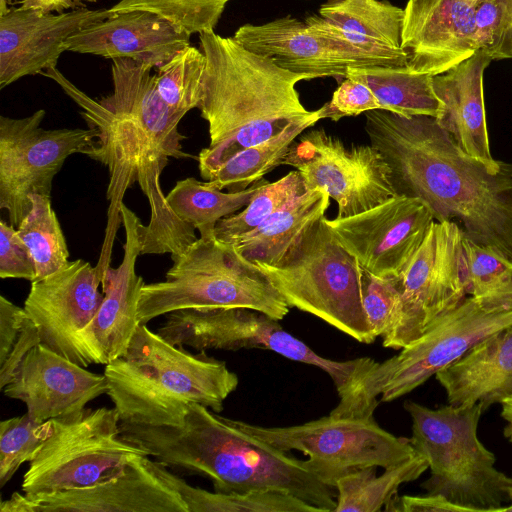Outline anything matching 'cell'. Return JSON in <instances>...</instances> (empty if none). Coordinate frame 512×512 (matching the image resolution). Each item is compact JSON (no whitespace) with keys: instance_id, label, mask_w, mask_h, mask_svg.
Returning a JSON list of instances; mask_svg holds the SVG:
<instances>
[{"instance_id":"cell-1","label":"cell","mask_w":512,"mask_h":512,"mask_svg":"<svg viewBox=\"0 0 512 512\" xmlns=\"http://www.w3.org/2000/svg\"><path fill=\"white\" fill-rule=\"evenodd\" d=\"M364 129L397 195L423 200L435 221L457 223L465 237L512 261V163L491 171L430 116L373 110Z\"/></svg>"},{"instance_id":"cell-2","label":"cell","mask_w":512,"mask_h":512,"mask_svg":"<svg viewBox=\"0 0 512 512\" xmlns=\"http://www.w3.org/2000/svg\"><path fill=\"white\" fill-rule=\"evenodd\" d=\"M124 439L148 450L168 468L208 478L214 491H286L321 512H334L337 491L301 460L198 404L187 405L178 425L120 422Z\"/></svg>"},{"instance_id":"cell-3","label":"cell","mask_w":512,"mask_h":512,"mask_svg":"<svg viewBox=\"0 0 512 512\" xmlns=\"http://www.w3.org/2000/svg\"><path fill=\"white\" fill-rule=\"evenodd\" d=\"M199 43L206 66L198 109L208 123L210 144L200 151L198 163L207 181L242 150L311 116L314 111L304 107L296 84L318 77L284 69L214 31L200 33Z\"/></svg>"},{"instance_id":"cell-4","label":"cell","mask_w":512,"mask_h":512,"mask_svg":"<svg viewBox=\"0 0 512 512\" xmlns=\"http://www.w3.org/2000/svg\"><path fill=\"white\" fill-rule=\"evenodd\" d=\"M42 75L55 81L82 108L81 115L90 127L98 131L95 143L84 152L106 166L110 174L108 223L97 266L103 271L110 267L115 232L122 222L120 207L125 192L135 182L151 210L149 223L141 227V255L169 253L176 260L198 237L195 228L175 214L161 188L160 176L169 156L131 117L88 96L56 66L46 69Z\"/></svg>"},{"instance_id":"cell-5","label":"cell","mask_w":512,"mask_h":512,"mask_svg":"<svg viewBox=\"0 0 512 512\" xmlns=\"http://www.w3.org/2000/svg\"><path fill=\"white\" fill-rule=\"evenodd\" d=\"M199 352L173 345L139 324L124 355L104 371L120 422L178 425L190 403L222 412L238 376L226 362Z\"/></svg>"},{"instance_id":"cell-6","label":"cell","mask_w":512,"mask_h":512,"mask_svg":"<svg viewBox=\"0 0 512 512\" xmlns=\"http://www.w3.org/2000/svg\"><path fill=\"white\" fill-rule=\"evenodd\" d=\"M404 408L412 421L409 441L430 469L421 487L464 512H505L512 477L495 467V454L478 437L482 404L432 409L409 400Z\"/></svg>"},{"instance_id":"cell-7","label":"cell","mask_w":512,"mask_h":512,"mask_svg":"<svg viewBox=\"0 0 512 512\" xmlns=\"http://www.w3.org/2000/svg\"><path fill=\"white\" fill-rule=\"evenodd\" d=\"M248 308L282 320L289 305L268 276L235 244L198 238L167 271L165 280L144 283L139 324L182 309Z\"/></svg>"},{"instance_id":"cell-8","label":"cell","mask_w":512,"mask_h":512,"mask_svg":"<svg viewBox=\"0 0 512 512\" xmlns=\"http://www.w3.org/2000/svg\"><path fill=\"white\" fill-rule=\"evenodd\" d=\"M289 307L312 314L358 342L374 337L362 301L363 268L323 216L270 265L256 262Z\"/></svg>"},{"instance_id":"cell-9","label":"cell","mask_w":512,"mask_h":512,"mask_svg":"<svg viewBox=\"0 0 512 512\" xmlns=\"http://www.w3.org/2000/svg\"><path fill=\"white\" fill-rule=\"evenodd\" d=\"M512 326V306L467 296L420 337L363 377L345 416L371 417L457 360L478 341Z\"/></svg>"},{"instance_id":"cell-10","label":"cell","mask_w":512,"mask_h":512,"mask_svg":"<svg viewBox=\"0 0 512 512\" xmlns=\"http://www.w3.org/2000/svg\"><path fill=\"white\" fill-rule=\"evenodd\" d=\"M50 435L23 475V494L34 496L93 486L120 476L135 456L150 452L124 439L114 408H84L53 418Z\"/></svg>"},{"instance_id":"cell-11","label":"cell","mask_w":512,"mask_h":512,"mask_svg":"<svg viewBox=\"0 0 512 512\" xmlns=\"http://www.w3.org/2000/svg\"><path fill=\"white\" fill-rule=\"evenodd\" d=\"M165 316L157 333L173 345L188 346L197 351L265 349L322 369L337 389L339 406L353 398L363 377L376 362L369 357L346 361L323 358L287 332L278 320L253 309H182Z\"/></svg>"},{"instance_id":"cell-12","label":"cell","mask_w":512,"mask_h":512,"mask_svg":"<svg viewBox=\"0 0 512 512\" xmlns=\"http://www.w3.org/2000/svg\"><path fill=\"white\" fill-rule=\"evenodd\" d=\"M243 431L283 451L308 456L311 470L335 488L343 475L370 466L387 468L415 456L409 438L397 437L374 417H334L330 414L300 425L265 427L232 419Z\"/></svg>"},{"instance_id":"cell-13","label":"cell","mask_w":512,"mask_h":512,"mask_svg":"<svg viewBox=\"0 0 512 512\" xmlns=\"http://www.w3.org/2000/svg\"><path fill=\"white\" fill-rule=\"evenodd\" d=\"M463 231L452 221H434L398 277L401 305L385 348L401 350L467 297Z\"/></svg>"},{"instance_id":"cell-14","label":"cell","mask_w":512,"mask_h":512,"mask_svg":"<svg viewBox=\"0 0 512 512\" xmlns=\"http://www.w3.org/2000/svg\"><path fill=\"white\" fill-rule=\"evenodd\" d=\"M45 110L24 118L0 116V209L16 229L32 208L30 196L50 197L52 182L65 160L90 148L98 137L95 128L41 127Z\"/></svg>"},{"instance_id":"cell-15","label":"cell","mask_w":512,"mask_h":512,"mask_svg":"<svg viewBox=\"0 0 512 512\" xmlns=\"http://www.w3.org/2000/svg\"><path fill=\"white\" fill-rule=\"evenodd\" d=\"M282 165L300 173L306 190L327 192L337 203V218L359 214L397 195L391 170L373 145L347 147L324 129L301 134Z\"/></svg>"},{"instance_id":"cell-16","label":"cell","mask_w":512,"mask_h":512,"mask_svg":"<svg viewBox=\"0 0 512 512\" xmlns=\"http://www.w3.org/2000/svg\"><path fill=\"white\" fill-rule=\"evenodd\" d=\"M434 221L423 200L404 195L353 216L326 218L340 244L379 278L401 275Z\"/></svg>"},{"instance_id":"cell-17","label":"cell","mask_w":512,"mask_h":512,"mask_svg":"<svg viewBox=\"0 0 512 512\" xmlns=\"http://www.w3.org/2000/svg\"><path fill=\"white\" fill-rule=\"evenodd\" d=\"M1 512H189L149 456L132 457L124 472L93 486L27 496L14 492Z\"/></svg>"},{"instance_id":"cell-18","label":"cell","mask_w":512,"mask_h":512,"mask_svg":"<svg viewBox=\"0 0 512 512\" xmlns=\"http://www.w3.org/2000/svg\"><path fill=\"white\" fill-rule=\"evenodd\" d=\"M120 215L125 230L122 262L117 268L105 270L102 303L74 340L79 365L83 367L107 365L124 355L139 325L137 310L145 282L136 273V261L141 255L143 224L124 203Z\"/></svg>"},{"instance_id":"cell-19","label":"cell","mask_w":512,"mask_h":512,"mask_svg":"<svg viewBox=\"0 0 512 512\" xmlns=\"http://www.w3.org/2000/svg\"><path fill=\"white\" fill-rule=\"evenodd\" d=\"M404 9L380 0H326L307 27L361 67H408L401 46Z\"/></svg>"},{"instance_id":"cell-20","label":"cell","mask_w":512,"mask_h":512,"mask_svg":"<svg viewBox=\"0 0 512 512\" xmlns=\"http://www.w3.org/2000/svg\"><path fill=\"white\" fill-rule=\"evenodd\" d=\"M103 275L97 266L76 259L31 282L23 308L36 324L41 344L79 364L74 340L102 303Z\"/></svg>"},{"instance_id":"cell-21","label":"cell","mask_w":512,"mask_h":512,"mask_svg":"<svg viewBox=\"0 0 512 512\" xmlns=\"http://www.w3.org/2000/svg\"><path fill=\"white\" fill-rule=\"evenodd\" d=\"M113 15L110 8L53 14L20 6L0 14V88L55 67L69 37Z\"/></svg>"},{"instance_id":"cell-22","label":"cell","mask_w":512,"mask_h":512,"mask_svg":"<svg viewBox=\"0 0 512 512\" xmlns=\"http://www.w3.org/2000/svg\"><path fill=\"white\" fill-rule=\"evenodd\" d=\"M482 0H408L401 46L414 73L436 76L471 57L478 45L474 16Z\"/></svg>"},{"instance_id":"cell-23","label":"cell","mask_w":512,"mask_h":512,"mask_svg":"<svg viewBox=\"0 0 512 512\" xmlns=\"http://www.w3.org/2000/svg\"><path fill=\"white\" fill-rule=\"evenodd\" d=\"M107 392L104 374L90 372L41 343L29 351L3 388L6 397L23 402L29 416L39 422L80 411Z\"/></svg>"},{"instance_id":"cell-24","label":"cell","mask_w":512,"mask_h":512,"mask_svg":"<svg viewBox=\"0 0 512 512\" xmlns=\"http://www.w3.org/2000/svg\"><path fill=\"white\" fill-rule=\"evenodd\" d=\"M187 31L146 11L115 14L73 34L66 51L107 59L128 58L159 67L190 45Z\"/></svg>"},{"instance_id":"cell-25","label":"cell","mask_w":512,"mask_h":512,"mask_svg":"<svg viewBox=\"0 0 512 512\" xmlns=\"http://www.w3.org/2000/svg\"><path fill=\"white\" fill-rule=\"evenodd\" d=\"M491 56L477 50L449 71L433 76V87L443 103L439 124L468 155L481 161L491 171H499L504 162L492 157L483 93L484 71Z\"/></svg>"},{"instance_id":"cell-26","label":"cell","mask_w":512,"mask_h":512,"mask_svg":"<svg viewBox=\"0 0 512 512\" xmlns=\"http://www.w3.org/2000/svg\"><path fill=\"white\" fill-rule=\"evenodd\" d=\"M233 38L295 73L345 78L348 67H361L355 59L314 34L305 21L291 15L262 24H244Z\"/></svg>"},{"instance_id":"cell-27","label":"cell","mask_w":512,"mask_h":512,"mask_svg":"<svg viewBox=\"0 0 512 512\" xmlns=\"http://www.w3.org/2000/svg\"><path fill=\"white\" fill-rule=\"evenodd\" d=\"M447 403L483 411L512 395V326L474 344L457 360L435 374Z\"/></svg>"},{"instance_id":"cell-28","label":"cell","mask_w":512,"mask_h":512,"mask_svg":"<svg viewBox=\"0 0 512 512\" xmlns=\"http://www.w3.org/2000/svg\"><path fill=\"white\" fill-rule=\"evenodd\" d=\"M152 68L128 58L112 59L113 92L99 101L131 117L169 157L198 160V156L183 151L185 136L178 130L180 119L161 99Z\"/></svg>"},{"instance_id":"cell-29","label":"cell","mask_w":512,"mask_h":512,"mask_svg":"<svg viewBox=\"0 0 512 512\" xmlns=\"http://www.w3.org/2000/svg\"><path fill=\"white\" fill-rule=\"evenodd\" d=\"M329 205L327 192L307 190L233 244L253 263L277 264L302 235L325 216Z\"/></svg>"},{"instance_id":"cell-30","label":"cell","mask_w":512,"mask_h":512,"mask_svg":"<svg viewBox=\"0 0 512 512\" xmlns=\"http://www.w3.org/2000/svg\"><path fill=\"white\" fill-rule=\"evenodd\" d=\"M346 77L365 83L385 111L403 116L439 118L443 103L433 87V76L412 72L408 67H348Z\"/></svg>"},{"instance_id":"cell-31","label":"cell","mask_w":512,"mask_h":512,"mask_svg":"<svg viewBox=\"0 0 512 512\" xmlns=\"http://www.w3.org/2000/svg\"><path fill=\"white\" fill-rule=\"evenodd\" d=\"M376 466L361 468L341 476L335 483L337 491L334 512H376L386 506L404 483L418 479L428 468V461L416 454L398 465L384 468L376 475Z\"/></svg>"},{"instance_id":"cell-32","label":"cell","mask_w":512,"mask_h":512,"mask_svg":"<svg viewBox=\"0 0 512 512\" xmlns=\"http://www.w3.org/2000/svg\"><path fill=\"white\" fill-rule=\"evenodd\" d=\"M264 182L262 178L244 190L222 192L207 181L188 177L177 181L166 198L175 214L199 231L200 238L210 239L215 237L216 224L245 207Z\"/></svg>"},{"instance_id":"cell-33","label":"cell","mask_w":512,"mask_h":512,"mask_svg":"<svg viewBox=\"0 0 512 512\" xmlns=\"http://www.w3.org/2000/svg\"><path fill=\"white\" fill-rule=\"evenodd\" d=\"M319 120L321 116L318 109L311 116L292 123L271 139L242 150L216 168L207 182L220 190L226 188L229 192L248 188L282 165L291 144Z\"/></svg>"},{"instance_id":"cell-34","label":"cell","mask_w":512,"mask_h":512,"mask_svg":"<svg viewBox=\"0 0 512 512\" xmlns=\"http://www.w3.org/2000/svg\"><path fill=\"white\" fill-rule=\"evenodd\" d=\"M157 467L159 473L179 492L189 512H321L286 491L210 492L189 485L158 461Z\"/></svg>"},{"instance_id":"cell-35","label":"cell","mask_w":512,"mask_h":512,"mask_svg":"<svg viewBox=\"0 0 512 512\" xmlns=\"http://www.w3.org/2000/svg\"><path fill=\"white\" fill-rule=\"evenodd\" d=\"M30 201L32 208L17 232L34 258L38 280L66 266L69 251L50 197L32 194Z\"/></svg>"},{"instance_id":"cell-36","label":"cell","mask_w":512,"mask_h":512,"mask_svg":"<svg viewBox=\"0 0 512 512\" xmlns=\"http://www.w3.org/2000/svg\"><path fill=\"white\" fill-rule=\"evenodd\" d=\"M306 191L303 178L297 170L275 182L265 180L241 212L224 217L216 224L215 237L235 243Z\"/></svg>"},{"instance_id":"cell-37","label":"cell","mask_w":512,"mask_h":512,"mask_svg":"<svg viewBox=\"0 0 512 512\" xmlns=\"http://www.w3.org/2000/svg\"><path fill=\"white\" fill-rule=\"evenodd\" d=\"M205 66L202 50L188 45L157 69V91L180 120L200 104Z\"/></svg>"},{"instance_id":"cell-38","label":"cell","mask_w":512,"mask_h":512,"mask_svg":"<svg viewBox=\"0 0 512 512\" xmlns=\"http://www.w3.org/2000/svg\"><path fill=\"white\" fill-rule=\"evenodd\" d=\"M462 244L467 295L512 306V261L465 236Z\"/></svg>"},{"instance_id":"cell-39","label":"cell","mask_w":512,"mask_h":512,"mask_svg":"<svg viewBox=\"0 0 512 512\" xmlns=\"http://www.w3.org/2000/svg\"><path fill=\"white\" fill-rule=\"evenodd\" d=\"M231 0H119L113 14L146 11L167 19L189 34L214 31Z\"/></svg>"},{"instance_id":"cell-40","label":"cell","mask_w":512,"mask_h":512,"mask_svg":"<svg viewBox=\"0 0 512 512\" xmlns=\"http://www.w3.org/2000/svg\"><path fill=\"white\" fill-rule=\"evenodd\" d=\"M51 430V420L39 422L27 412L0 423V488L24 462L33 459Z\"/></svg>"},{"instance_id":"cell-41","label":"cell","mask_w":512,"mask_h":512,"mask_svg":"<svg viewBox=\"0 0 512 512\" xmlns=\"http://www.w3.org/2000/svg\"><path fill=\"white\" fill-rule=\"evenodd\" d=\"M362 301L375 338L384 336L393 326L401 305L397 278H379L363 269Z\"/></svg>"},{"instance_id":"cell-42","label":"cell","mask_w":512,"mask_h":512,"mask_svg":"<svg viewBox=\"0 0 512 512\" xmlns=\"http://www.w3.org/2000/svg\"><path fill=\"white\" fill-rule=\"evenodd\" d=\"M319 110L321 119L338 121L341 118L357 116L368 111L384 110V107L365 83L345 77L334 91L331 100Z\"/></svg>"},{"instance_id":"cell-43","label":"cell","mask_w":512,"mask_h":512,"mask_svg":"<svg viewBox=\"0 0 512 512\" xmlns=\"http://www.w3.org/2000/svg\"><path fill=\"white\" fill-rule=\"evenodd\" d=\"M478 50L486 51L492 60L505 59V0H482L474 16Z\"/></svg>"},{"instance_id":"cell-44","label":"cell","mask_w":512,"mask_h":512,"mask_svg":"<svg viewBox=\"0 0 512 512\" xmlns=\"http://www.w3.org/2000/svg\"><path fill=\"white\" fill-rule=\"evenodd\" d=\"M36 264L17 229L4 220L0 221V277L36 279Z\"/></svg>"},{"instance_id":"cell-45","label":"cell","mask_w":512,"mask_h":512,"mask_svg":"<svg viewBox=\"0 0 512 512\" xmlns=\"http://www.w3.org/2000/svg\"><path fill=\"white\" fill-rule=\"evenodd\" d=\"M28 317L24 308L0 296V364L10 354Z\"/></svg>"},{"instance_id":"cell-46","label":"cell","mask_w":512,"mask_h":512,"mask_svg":"<svg viewBox=\"0 0 512 512\" xmlns=\"http://www.w3.org/2000/svg\"><path fill=\"white\" fill-rule=\"evenodd\" d=\"M41 343L36 324L28 317L10 354L0 364V388L3 389L13 378L18 366L29 351Z\"/></svg>"},{"instance_id":"cell-47","label":"cell","mask_w":512,"mask_h":512,"mask_svg":"<svg viewBox=\"0 0 512 512\" xmlns=\"http://www.w3.org/2000/svg\"><path fill=\"white\" fill-rule=\"evenodd\" d=\"M385 511L399 512H464V510L444 497L426 493L425 495L395 496L384 508Z\"/></svg>"},{"instance_id":"cell-48","label":"cell","mask_w":512,"mask_h":512,"mask_svg":"<svg viewBox=\"0 0 512 512\" xmlns=\"http://www.w3.org/2000/svg\"><path fill=\"white\" fill-rule=\"evenodd\" d=\"M95 3L96 0H19L22 8L38 10L42 13H63L64 10L85 7V3Z\"/></svg>"},{"instance_id":"cell-49","label":"cell","mask_w":512,"mask_h":512,"mask_svg":"<svg viewBox=\"0 0 512 512\" xmlns=\"http://www.w3.org/2000/svg\"><path fill=\"white\" fill-rule=\"evenodd\" d=\"M501 417L506 422L503 435L512 443V395L505 398L501 403Z\"/></svg>"},{"instance_id":"cell-50","label":"cell","mask_w":512,"mask_h":512,"mask_svg":"<svg viewBox=\"0 0 512 512\" xmlns=\"http://www.w3.org/2000/svg\"><path fill=\"white\" fill-rule=\"evenodd\" d=\"M506 6V32L504 43L505 59L512 58V0H505Z\"/></svg>"},{"instance_id":"cell-51","label":"cell","mask_w":512,"mask_h":512,"mask_svg":"<svg viewBox=\"0 0 512 512\" xmlns=\"http://www.w3.org/2000/svg\"><path fill=\"white\" fill-rule=\"evenodd\" d=\"M8 2L9 0H0V14L8 10Z\"/></svg>"},{"instance_id":"cell-52","label":"cell","mask_w":512,"mask_h":512,"mask_svg":"<svg viewBox=\"0 0 512 512\" xmlns=\"http://www.w3.org/2000/svg\"><path fill=\"white\" fill-rule=\"evenodd\" d=\"M509 500H510V502H509V505L506 506L505 512L506 511H512V483H511V486L509 488Z\"/></svg>"}]
</instances>
